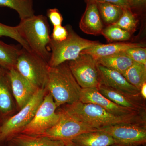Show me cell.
Masks as SVG:
<instances>
[{
  "mask_svg": "<svg viewBox=\"0 0 146 146\" xmlns=\"http://www.w3.org/2000/svg\"><path fill=\"white\" fill-rule=\"evenodd\" d=\"M0 6L16 11L21 20L35 15L33 0H0Z\"/></svg>",
  "mask_w": 146,
  "mask_h": 146,
  "instance_id": "obj_22",
  "label": "cell"
},
{
  "mask_svg": "<svg viewBox=\"0 0 146 146\" xmlns=\"http://www.w3.org/2000/svg\"><path fill=\"white\" fill-rule=\"evenodd\" d=\"M3 122L2 120L1 119H0V125H1V124Z\"/></svg>",
  "mask_w": 146,
  "mask_h": 146,
  "instance_id": "obj_38",
  "label": "cell"
},
{
  "mask_svg": "<svg viewBox=\"0 0 146 146\" xmlns=\"http://www.w3.org/2000/svg\"><path fill=\"white\" fill-rule=\"evenodd\" d=\"M46 92L45 88L38 89L19 112L3 121L0 125V138L2 141L8 142L21 133L34 117Z\"/></svg>",
  "mask_w": 146,
  "mask_h": 146,
  "instance_id": "obj_5",
  "label": "cell"
},
{
  "mask_svg": "<svg viewBox=\"0 0 146 146\" xmlns=\"http://www.w3.org/2000/svg\"><path fill=\"white\" fill-rule=\"evenodd\" d=\"M3 68L0 67V73H1V72H2V71L3 70Z\"/></svg>",
  "mask_w": 146,
  "mask_h": 146,
  "instance_id": "obj_37",
  "label": "cell"
},
{
  "mask_svg": "<svg viewBox=\"0 0 146 146\" xmlns=\"http://www.w3.org/2000/svg\"><path fill=\"white\" fill-rule=\"evenodd\" d=\"M57 108L52 95L46 94L34 117L21 133L39 136L52 127L60 118V113L56 112Z\"/></svg>",
  "mask_w": 146,
  "mask_h": 146,
  "instance_id": "obj_7",
  "label": "cell"
},
{
  "mask_svg": "<svg viewBox=\"0 0 146 146\" xmlns=\"http://www.w3.org/2000/svg\"><path fill=\"white\" fill-rule=\"evenodd\" d=\"M87 4H97L99 3H108L122 7L123 8H129L127 0H85Z\"/></svg>",
  "mask_w": 146,
  "mask_h": 146,
  "instance_id": "obj_31",
  "label": "cell"
},
{
  "mask_svg": "<svg viewBox=\"0 0 146 146\" xmlns=\"http://www.w3.org/2000/svg\"><path fill=\"white\" fill-rule=\"evenodd\" d=\"M2 36H6L14 39L19 43L22 48L29 51H31L26 42L20 34L18 26H10L0 23V37Z\"/></svg>",
  "mask_w": 146,
  "mask_h": 146,
  "instance_id": "obj_27",
  "label": "cell"
},
{
  "mask_svg": "<svg viewBox=\"0 0 146 146\" xmlns=\"http://www.w3.org/2000/svg\"><path fill=\"white\" fill-rule=\"evenodd\" d=\"M8 142L9 146H64L63 141L22 133L14 136Z\"/></svg>",
  "mask_w": 146,
  "mask_h": 146,
  "instance_id": "obj_19",
  "label": "cell"
},
{
  "mask_svg": "<svg viewBox=\"0 0 146 146\" xmlns=\"http://www.w3.org/2000/svg\"><path fill=\"white\" fill-rule=\"evenodd\" d=\"M52 96L57 107L79 101L82 88L77 82L68 62L49 67L45 87Z\"/></svg>",
  "mask_w": 146,
  "mask_h": 146,
  "instance_id": "obj_2",
  "label": "cell"
},
{
  "mask_svg": "<svg viewBox=\"0 0 146 146\" xmlns=\"http://www.w3.org/2000/svg\"><path fill=\"white\" fill-rule=\"evenodd\" d=\"M131 10H141L146 6V0H127Z\"/></svg>",
  "mask_w": 146,
  "mask_h": 146,
  "instance_id": "obj_32",
  "label": "cell"
},
{
  "mask_svg": "<svg viewBox=\"0 0 146 146\" xmlns=\"http://www.w3.org/2000/svg\"><path fill=\"white\" fill-rule=\"evenodd\" d=\"M145 45L141 43H111L103 44L100 43L82 51L81 54H87L91 55L95 59L124 52L127 50L134 47H145Z\"/></svg>",
  "mask_w": 146,
  "mask_h": 146,
  "instance_id": "obj_16",
  "label": "cell"
},
{
  "mask_svg": "<svg viewBox=\"0 0 146 146\" xmlns=\"http://www.w3.org/2000/svg\"><path fill=\"white\" fill-rule=\"evenodd\" d=\"M63 142H64V146H79L72 141H63Z\"/></svg>",
  "mask_w": 146,
  "mask_h": 146,
  "instance_id": "obj_34",
  "label": "cell"
},
{
  "mask_svg": "<svg viewBox=\"0 0 146 146\" xmlns=\"http://www.w3.org/2000/svg\"><path fill=\"white\" fill-rule=\"evenodd\" d=\"M58 112L60 114V118L58 122L39 136L56 141H72L82 133L98 130L89 127L62 111Z\"/></svg>",
  "mask_w": 146,
  "mask_h": 146,
  "instance_id": "obj_9",
  "label": "cell"
},
{
  "mask_svg": "<svg viewBox=\"0 0 146 146\" xmlns=\"http://www.w3.org/2000/svg\"><path fill=\"white\" fill-rule=\"evenodd\" d=\"M98 67L99 70L100 84L130 95H141L140 91L130 84L122 74L99 64Z\"/></svg>",
  "mask_w": 146,
  "mask_h": 146,
  "instance_id": "obj_13",
  "label": "cell"
},
{
  "mask_svg": "<svg viewBox=\"0 0 146 146\" xmlns=\"http://www.w3.org/2000/svg\"><path fill=\"white\" fill-rule=\"evenodd\" d=\"M72 141L79 146H109L117 143L109 134L98 130L82 133Z\"/></svg>",
  "mask_w": 146,
  "mask_h": 146,
  "instance_id": "obj_18",
  "label": "cell"
},
{
  "mask_svg": "<svg viewBox=\"0 0 146 146\" xmlns=\"http://www.w3.org/2000/svg\"><path fill=\"white\" fill-rule=\"evenodd\" d=\"M68 33L69 32L67 27L62 25L54 27L51 38L56 42H62L67 39Z\"/></svg>",
  "mask_w": 146,
  "mask_h": 146,
  "instance_id": "obj_29",
  "label": "cell"
},
{
  "mask_svg": "<svg viewBox=\"0 0 146 146\" xmlns=\"http://www.w3.org/2000/svg\"><path fill=\"white\" fill-rule=\"evenodd\" d=\"M17 26L31 51L48 62L51 55L49 46L51 38L46 17L35 15L21 20Z\"/></svg>",
  "mask_w": 146,
  "mask_h": 146,
  "instance_id": "obj_3",
  "label": "cell"
},
{
  "mask_svg": "<svg viewBox=\"0 0 146 146\" xmlns=\"http://www.w3.org/2000/svg\"><path fill=\"white\" fill-rule=\"evenodd\" d=\"M47 16L54 27L62 25L63 18L57 8L49 9L47 11Z\"/></svg>",
  "mask_w": 146,
  "mask_h": 146,
  "instance_id": "obj_30",
  "label": "cell"
},
{
  "mask_svg": "<svg viewBox=\"0 0 146 146\" xmlns=\"http://www.w3.org/2000/svg\"><path fill=\"white\" fill-rule=\"evenodd\" d=\"M122 75L130 84L140 91L143 84L146 82V65L134 62Z\"/></svg>",
  "mask_w": 146,
  "mask_h": 146,
  "instance_id": "obj_24",
  "label": "cell"
},
{
  "mask_svg": "<svg viewBox=\"0 0 146 146\" xmlns=\"http://www.w3.org/2000/svg\"><path fill=\"white\" fill-rule=\"evenodd\" d=\"M98 90L102 95L120 106L131 108L139 112L145 111V107L140 100V98H142L140 97L141 95H130L103 84L100 85Z\"/></svg>",
  "mask_w": 146,
  "mask_h": 146,
  "instance_id": "obj_14",
  "label": "cell"
},
{
  "mask_svg": "<svg viewBox=\"0 0 146 146\" xmlns=\"http://www.w3.org/2000/svg\"><path fill=\"white\" fill-rule=\"evenodd\" d=\"M125 52L133 62L146 65V48L134 47L127 50Z\"/></svg>",
  "mask_w": 146,
  "mask_h": 146,
  "instance_id": "obj_28",
  "label": "cell"
},
{
  "mask_svg": "<svg viewBox=\"0 0 146 146\" xmlns=\"http://www.w3.org/2000/svg\"></svg>",
  "mask_w": 146,
  "mask_h": 146,
  "instance_id": "obj_39",
  "label": "cell"
},
{
  "mask_svg": "<svg viewBox=\"0 0 146 146\" xmlns=\"http://www.w3.org/2000/svg\"><path fill=\"white\" fill-rule=\"evenodd\" d=\"M67 62L73 76L82 89H98L100 85L98 64L93 56L80 53L75 60Z\"/></svg>",
  "mask_w": 146,
  "mask_h": 146,
  "instance_id": "obj_8",
  "label": "cell"
},
{
  "mask_svg": "<svg viewBox=\"0 0 146 146\" xmlns=\"http://www.w3.org/2000/svg\"><path fill=\"white\" fill-rule=\"evenodd\" d=\"M97 5L102 20L108 25L115 23L119 20L125 8L108 3H98Z\"/></svg>",
  "mask_w": 146,
  "mask_h": 146,
  "instance_id": "obj_23",
  "label": "cell"
},
{
  "mask_svg": "<svg viewBox=\"0 0 146 146\" xmlns=\"http://www.w3.org/2000/svg\"><path fill=\"white\" fill-rule=\"evenodd\" d=\"M140 93L141 96L144 100L146 99V82L143 84L140 89Z\"/></svg>",
  "mask_w": 146,
  "mask_h": 146,
  "instance_id": "obj_33",
  "label": "cell"
},
{
  "mask_svg": "<svg viewBox=\"0 0 146 146\" xmlns=\"http://www.w3.org/2000/svg\"><path fill=\"white\" fill-rule=\"evenodd\" d=\"M5 143V142L2 141L1 138H0V146H3Z\"/></svg>",
  "mask_w": 146,
  "mask_h": 146,
  "instance_id": "obj_36",
  "label": "cell"
},
{
  "mask_svg": "<svg viewBox=\"0 0 146 146\" xmlns=\"http://www.w3.org/2000/svg\"><path fill=\"white\" fill-rule=\"evenodd\" d=\"M13 95L8 70L3 69L0 73V119H4L13 111Z\"/></svg>",
  "mask_w": 146,
  "mask_h": 146,
  "instance_id": "obj_17",
  "label": "cell"
},
{
  "mask_svg": "<svg viewBox=\"0 0 146 146\" xmlns=\"http://www.w3.org/2000/svg\"><path fill=\"white\" fill-rule=\"evenodd\" d=\"M60 111L89 127L99 129L110 126L126 123H145L144 115L117 116L98 105L78 101L65 105Z\"/></svg>",
  "mask_w": 146,
  "mask_h": 146,
  "instance_id": "obj_1",
  "label": "cell"
},
{
  "mask_svg": "<svg viewBox=\"0 0 146 146\" xmlns=\"http://www.w3.org/2000/svg\"><path fill=\"white\" fill-rule=\"evenodd\" d=\"M12 95L20 109L27 103L38 88L21 75L15 68L8 71Z\"/></svg>",
  "mask_w": 146,
  "mask_h": 146,
  "instance_id": "obj_12",
  "label": "cell"
},
{
  "mask_svg": "<svg viewBox=\"0 0 146 146\" xmlns=\"http://www.w3.org/2000/svg\"><path fill=\"white\" fill-rule=\"evenodd\" d=\"M80 29L86 34H101L103 29L102 20L97 4H88L79 23Z\"/></svg>",
  "mask_w": 146,
  "mask_h": 146,
  "instance_id": "obj_15",
  "label": "cell"
},
{
  "mask_svg": "<svg viewBox=\"0 0 146 146\" xmlns=\"http://www.w3.org/2000/svg\"><path fill=\"white\" fill-rule=\"evenodd\" d=\"M79 101L85 103L98 105L108 112L117 116L126 117L142 115V112L116 104L102 95L96 88L82 89Z\"/></svg>",
  "mask_w": 146,
  "mask_h": 146,
  "instance_id": "obj_11",
  "label": "cell"
},
{
  "mask_svg": "<svg viewBox=\"0 0 146 146\" xmlns=\"http://www.w3.org/2000/svg\"><path fill=\"white\" fill-rule=\"evenodd\" d=\"M97 130L109 134L117 143L141 146L146 142L145 123L121 124Z\"/></svg>",
  "mask_w": 146,
  "mask_h": 146,
  "instance_id": "obj_10",
  "label": "cell"
},
{
  "mask_svg": "<svg viewBox=\"0 0 146 146\" xmlns=\"http://www.w3.org/2000/svg\"><path fill=\"white\" fill-rule=\"evenodd\" d=\"M68 35L67 39L61 42L51 39L49 49L51 52L48 65L54 67L65 63L75 60L82 51L100 44L98 41H91L79 36L68 27Z\"/></svg>",
  "mask_w": 146,
  "mask_h": 146,
  "instance_id": "obj_4",
  "label": "cell"
},
{
  "mask_svg": "<svg viewBox=\"0 0 146 146\" xmlns=\"http://www.w3.org/2000/svg\"><path fill=\"white\" fill-rule=\"evenodd\" d=\"M99 65L110 70L123 74L134 62L125 52L100 58L96 59Z\"/></svg>",
  "mask_w": 146,
  "mask_h": 146,
  "instance_id": "obj_20",
  "label": "cell"
},
{
  "mask_svg": "<svg viewBox=\"0 0 146 146\" xmlns=\"http://www.w3.org/2000/svg\"><path fill=\"white\" fill-rule=\"evenodd\" d=\"M49 67L44 59L22 48L15 69L32 84L40 89L45 88Z\"/></svg>",
  "mask_w": 146,
  "mask_h": 146,
  "instance_id": "obj_6",
  "label": "cell"
},
{
  "mask_svg": "<svg viewBox=\"0 0 146 146\" xmlns=\"http://www.w3.org/2000/svg\"><path fill=\"white\" fill-rule=\"evenodd\" d=\"M21 48L0 41V67L7 70L15 68Z\"/></svg>",
  "mask_w": 146,
  "mask_h": 146,
  "instance_id": "obj_21",
  "label": "cell"
},
{
  "mask_svg": "<svg viewBox=\"0 0 146 146\" xmlns=\"http://www.w3.org/2000/svg\"><path fill=\"white\" fill-rule=\"evenodd\" d=\"M101 34L109 42L127 41L131 35L129 32L112 25H109L103 29Z\"/></svg>",
  "mask_w": 146,
  "mask_h": 146,
  "instance_id": "obj_25",
  "label": "cell"
},
{
  "mask_svg": "<svg viewBox=\"0 0 146 146\" xmlns=\"http://www.w3.org/2000/svg\"><path fill=\"white\" fill-rule=\"evenodd\" d=\"M109 146H140L136 145H129V144H122V143H115Z\"/></svg>",
  "mask_w": 146,
  "mask_h": 146,
  "instance_id": "obj_35",
  "label": "cell"
},
{
  "mask_svg": "<svg viewBox=\"0 0 146 146\" xmlns=\"http://www.w3.org/2000/svg\"><path fill=\"white\" fill-rule=\"evenodd\" d=\"M137 22L135 14L130 9L125 8L119 20L112 25L125 30L131 34L136 29Z\"/></svg>",
  "mask_w": 146,
  "mask_h": 146,
  "instance_id": "obj_26",
  "label": "cell"
}]
</instances>
